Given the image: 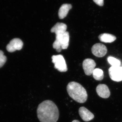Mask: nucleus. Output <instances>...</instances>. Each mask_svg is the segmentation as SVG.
I'll use <instances>...</instances> for the list:
<instances>
[{
  "label": "nucleus",
  "instance_id": "obj_1",
  "mask_svg": "<svg viewBox=\"0 0 122 122\" xmlns=\"http://www.w3.org/2000/svg\"><path fill=\"white\" fill-rule=\"evenodd\" d=\"M37 113L41 122H57L59 117L57 107L50 100H45L39 104Z\"/></svg>",
  "mask_w": 122,
  "mask_h": 122
},
{
  "label": "nucleus",
  "instance_id": "obj_2",
  "mask_svg": "<svg viewBox=\"0 0 122 122\" xmlns=\"http://www.w3.org/2000/svg\"><path fill=\"white\" fill-rule=\"evenodd\" d=\"M66 89L70 97L77 102L84 103L87 100V92L84 87L79 83L71 82L67 85Z\"/></svg>",
  "mask_w": 122,
  "mask_h": 122
},
{
  "label": "nucleus",
  "instance_id": "obj_3",
  "mask_svg": "<svg viewBox=\"0 0 122 122\" xmlns=\"http://www.w3.org/2000/svg\"><path fill=\"white\" fill-rule=\"evenodd\" d=\"M69 39V34L66 31L62 35L56 36V39L53 45V48L57 52H60L62 49H66L68 48Z\"/></svg>",
  "mask_w": 122,
  "mask_h": 122
},
{
  "label": "nucleus",
  "instance_id": "obj_4",
  "mask_svg": "<svg viewBox=\"0 0 122 122\" xmlns=\"http://www.w3.org/2000/svg\"><path fill=\"white\" fill-rule=\"evenodd\" d=\"M52 62L54 64V67L60 72H66L68 70L67 65L63 56L61 55H53Z\"/></svg>",
  "mask_w": 122,
  "mask_h": 122
},
{
  "label": "nucleus",
  "instance_id": "obj_5",
  "mask_svg": "<svg viewBox=\"0 0 122 122\" xmlns=\"http://www.w3.org/2000/svg\"><path fill=\"white\" fill-rule=\"evenodd\" d=\"M109 76L112 80L115 81H122V67L112 66L109 69Z\"/></svg>",
  "mask_w": 122,
  "mask_h": 122
},
{
  "label": "nucleus",
  "instance_id": "obj_6",
  "mask_svg": "<svg viewBox=\"0 0 122 122\" xmlns=\"http://www.w3.org/2000/svg\"><path fill=\"white\" fill-rule=\"evenodd\" d=\"M92 52L95 56L98 57H103L107 52L106 46L103 44L97 43L95 44L92 48Z\"/></svg>",
  "mask_w": 122,
  "mask_h": 122
},
{
  "label": "nucleus",
  "instance_id": "obj_7",
  "mask_svg": "<svg viewBox=\"0 0 122 122\" xmlns=\"http://www.w3.org/2000/svg\"><path fill=\"white\" fill-rule=\"evenodd\" d=\"M96 66V63L92 59L87 58L84 60L82 63V66L85 74L87 76L91 75Z\"/></svg>",
  "mask_w": 122,
  "mask_h": 122
},
{
  "label": "nucleus",
  "instance_id": "obj_8",
  "mask_svg": "<svg viewBox=\"0 0 122 122\" xmlns=\"http://www.w3.org/2000/svg\"><path fill=\"white\" fill-rule=\"evenodd\" d=\"M23 43L21 39L15 38L12 39L7 46V50L10 52H15L16 50H20L22 49Z\"/></svg>",
  "mask_w": 122,
  "mask_h": 122
},
{
  "label": "nucleus",
  "instance_id": "obj_9",
  "mask_svg": "<svg viewBox=\"0 0 122 122\" xmlns=\"http://www.w3.org/2000/svg\"><path fill=\"white\" fill-rule=\"evenodd\" d=\"M79 113L82 120L85 122H89L94 117L93 114L85 107H81L79 108Z\"/></svg>",
  "mask_w": 122,
  "mask_h": 122
},
{
  "label": "nucleus",
  "instance_id": "obj_10",
  "mask_svg": "<svg viewBox=\"0 0 122 122\" xmlns=\"http://www.w3.org/2000/svg\"><path fill=\"white\" fill-rule=\"evenodd\" d=\"M96 91L99 96L103 98H108L110 95L109 88L105 84L99 85L96 87Z\"/></svg>",
  "mask_w": 122,
  "mask_h": 122
},
{
  "label": "nucleus",
  "instance_id": "obj_11",
  "mask_svg": "<svg viewBox=\"0 0 122 122\" xmlns=\"http://www.w3.org/2000/svg\"><path fill=\"white\" fill-rule=\"evenodd\" d=\"M67 26L66 24L58 22L51 29V32L55 33L56 36L62 35L66 32Z\"/></svg>",
  "mask_w": 122,
  "mask_h": 122
},
{
  "label": "nucleus",
  "instance_id": "obj_12",
  "mask_svg": "<svg viewBox=\"0 0 122 122\" xmlns=\"http://www.w3.org/2000/svg\"><path fill=\"white\" fill-rule=\"evenodd\" d=\"M72 6L69 4H64L60 8L58 12V16L61 19H63L66 17L69 11L71 9Z\"/></svg>",
  "mask_w": 122,
  "mask_h": 122
},
{
  "label": "nucleus",
  "instance_id": "obj_13",
  "mask_svg": "<svg viewBox=\"0 0 122 122\" xmlns=\"http://www.w3.org/2000/svg\"><path fill=\"white\" fill-rule=\"evenodd\" d=\"M98 38L100 41L105 43H111L114 41L116 39L114 35L107 33L100 34Z\"/></svg>",
  "mask_w": 122,
  "mask_h": 122
},
{
  "label": "nucleus",
  "instance_id": "obj_14",
  "mask_svg": "<svg viewBox=\"0 0 122 122\" xmlns=\"http://www.w3.org/2000/svg\"><path fill=\"white\" fill-rule=\"evenodd\" d=\"M92 74L94 78L97 81H102L104 77L103 71L99 68L95 69Z\"/></svg>",
  "mask_w": 122,
  "mask_h": 122
},
{
  "label": "nucleus",
  "instance_id": "obj_15",
  "mask_svg": "<svg viewBox=\"0 0 122 122\" xmlns=\"http://www.w3.org/2000/svg\"><path fill=\"white\" fill-rule=\"evenodd\" d=\"M107 61L112 66H119L121 65L120 60L114 57L110 56L107 58Z\"/></svg>",
  "mask_w": 122,
  "mask_h": 122
},
{
  "label": "nucleus",
  "instance_id": "obj_16",
  "mask_svg": "<svg viewBox=\"0 0 122 122\" xmlns=\"http://www.w3.org/2000/svg\"><path fill=\"white\" fill-rule=\"evenodd\" d=\"M7 61V57L2 51L0 50V68L2 67Z\"/></svg>",
  "mask_w": 122,
  "mask_h": 122
},
{
  "label": "nucleus",
  "instance_id": "obj_17",
  "mask_svg": "<svg viewBox=\"0 0 122 122\" xmlns=\"http://www.w3.org/2000/svg\"><path fill=\"white\" fill-rule=\"evenodd\" d=\"M94 2L100 6H102L104 5L103 0H93Z\"/></svg>",
  "mask_w": 122,
  "mask_h": 122
},
{
  "label": "nucleus",
  "instance_id": "obj_18",
  "mask_svg": "<svg viewBox=\"0 0 122 122\" xmlns=\"http://www.w3.org/2000/svg\"><path fill=\"white\" fill-rule=\"evenodd\" d=\"M72 122H79V121L78 120H73V121H72Z\"/></svg>",
  "mask_w": 122,
  "mask_h": 122
},
{
  "label": "nucleus",
  "instance_id": "obj_19",
  "mask_svg": "<svg viewBox=\"0 0 122 122\" xmlns=\"http://www.w3.org/2000/svg\"></svg>",
  "mask_w": 122,
  "mask_h": 122
}]
</instances>
